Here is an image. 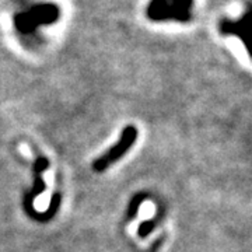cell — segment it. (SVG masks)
Wrapping results in <instances>:
<instances>
[{
    "label": "cell",
    "instance_id": "obj_2",
    "mask_svg": "<svg viewBox=\"0 0 252 252\" xmlns=\"http://www.w3.org/2000/svg\"><path fill=\"white\" fill-rule=\"evenodd\" d=\"M58 9L52 4H44V6H36L30 11H26L16 17V27L23 32H34L36 28L42 24L54 23L58 17Z\"/></svg>",
    "mask_w": 252,
    "mask_h": 252
},
{
    "label": "cell",
    "instance_id": "obj_3",
    "mask_svg": "<svg viewBox=\"0 0 252 252\" xmlns=\"http://www.w3.org/2000/svg\"><path fill=\"white\" fill-rule=\"evenodd\" d=\"M136 137H137V130H136L133 126H127L124 133H122V139L121 142L117 143L108 153H105L101 158H98L97 161H94L93 167L95 171H104L108 165H111L112 162H115L117 160H119L124 154L132 147V144L135 143Z\"/></svg>",
    "mask_w": 252,
    "mask_h": 252
},
{
    "label": "cell",
    "instance_id": "obj_1",
    "mask_svg": "<svg viewBox=\"0 0 252 252\" xmlns=\"http://www.w3.org/2000/svg\"><path fill=\"white\" fill-rule=\"evenodd\" d=\"M193 0H152L147 7V16L154 21H180L190 18Z\"/></svg>",
    "mask_w": 252,
    "mask_h": 252
},
{
    "label": "cell",
    "instance_id": "obj_4",
    "mask_svg": "<svg viewBox=\"0 0 252 252\" xmlns=\"http://www.w3.org/2000/svg\"><path fill=\"white\" fill-rule=\"evenodd\" d=\"M248 13L243 20H237V21H223L221 24V32L223 34H233V35L243 38L244 42L245 41V34H248V28H250V18H248Z\"/></svg>",
    "mask_w": 252,
    "mask_h": 252
}]
</instances>
